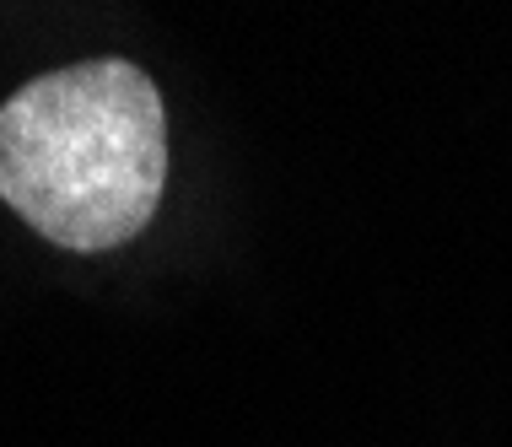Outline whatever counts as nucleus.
I'll return each mask as SVG.
<instances>
[{"label": "nucleus", "instance_id": "f257e3e1", "mask_svg": "<svg viewBox=\"0 0 512 447\" xmlns=\"http://www.w3.org/2000/svg\"><path fill=\"white\" fill-rule=\"evenodd\" d=\"M168 189L162 92L130 60H81L0 103V200L71 254L146 232Z\"/></svg>", "mask_w": 512, "mask_h": 447}]
</instances>
